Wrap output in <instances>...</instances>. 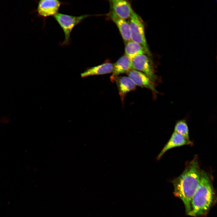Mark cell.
Returning <instances> with one entry per match:
<instances>
[{
    "label": "cell",
    "mask_w": 217,
    "mask_h": 217,
    "mask_svg": "<svg viewBox=\"0 0 217 217\" xmlns=\"http://www.w3.org/2000/svg\"><path fill=\"white\" fill-rule=\"evenodd\" d=\"M125 43V55L131 60L137 55L146 54L147 55L145 49L141 45L131 40Z\"/></svg>",
    "instance_id": "14"
},
{
    "label": "cell",
    "mask_w": 217,
    "mask_h": 217,
    "mask_svg": "<svg viewBox=\"0 0 217 217\" xmlns=\"http://www.w3.org/2000/svg\"><path fill=\"white\" fill-rule=\"evenodd\" d=\"M112 10L119 17L125 20L129 19L133 11L130 3L124 0L109 1Z\"/></svg>",
    "instance_id": "8"
},
{
    "label": "cell",
    "mask_w": 217,
    "mask_h": 217,
    "mask_svg": "<svg viewBox=\"0 0 217 217\" xmlns=\"http://www.w3.org/2000/svg\"><path fill=\"white\" fill-rule=\"evenodd\" d=\"M149 57L145 54L137 55L132 60V65L134 69L139 70L144 74L154 84L157 77Z\"/></svg>",
    "instance_id": "5"
},
{
    "label": "cell",
    "mask_w": 217,
    "mask_h": 217,
    "mask_svg": "<svg viewBox=\"0 0 217 217\" xmlns=\"http://www.w3.org/2000/svg\"><path fill=\"white\" fill-rule=\"evenodd\" d=\"M127 74L136 85L149 89L156 93L158 92L155 88L154 84L143 73L134 69L130 71Z\"/></svg>",
    "instance_id": "9"
},
{
    "label": "cell",
    "mask_w": 217,
    "mask_h": 217,
    "mask_svg": "<svg viewBox=\"0 0 217 217\" xmlns=\"http://www.w3.org/2000/svg\"><path fill=\"white\" fill-rule=\"evenodd\" d=\"M134 69L132 60L128 56L124 55L121 57L113 64V68L110 80L114 82L115 78L121 74L127 73Z\"/></svg>",
    "instance_id": "6"
},
{
    "label": "cell",
    "mask_w": 217,
    "mask_h": 217,
    "mask_svg": "<svg viewBox=\"0 0 217 217\" xmlns=\"http://www.w3.org/2000/svg\"><path fill=\"white\" fill-rule=\"evenodd\" d=\"M193 145V142L190 140H187L180 134L174 132L167 143L157 156V160H159L167 151L171 149L184 145Z\"/></svg>",
    "instance_id": "10"
},
{
    "label": "cell",
    "mask_w": 217,
    "mask_h": 217,
    "mask_svg": "<svg viewBox=\"0 0 217 217\" xmlns=\"http://www.w3.org/2000/svg\"><path fill=\"white\" fill-rule=\"evenodd\" d=\"M117 86L121 100L123 103L126 95L130 91L134 90L136 85L128 77L119 76L114 81Z\"/></svg>",
    "instance_id": "11"
},
{
    "label": "cell",
    "mask_w": 217,
    "mask_h": 217,
    "mask_svg": "<svg viewBox=\"0 0 217 217\" xmlns=\"http://www.w3.org/2000/svg\"><path fill=\"white\" fill-rule=\"evenodd\" d=\"M90 15H83L79 16H73L58 13L53 17L63 30L65 39L61 43L62 46L68 45L70 40L71 33L74 27L84 19Z\"/></svg>",
    "instance_id": "4"
},
{
    "label": "cell",
    "mask_w": 217,
    "mask_h": 217,
    "mask_svg": "<svg viewBox=\"0 0 217 217\" xmlns=\"http://www.w3.org/2000/svg\"><path fill=\"white\" fill-rule=\"evenodd\" d=\"M109 16L118 27L125 42L131 40L129 24L125 20L117 16L112 10L109 12Z\"/></svg>",
    "instance_id": "12"
},
{
    "label": "cell",
    "mask_w": 217,
    "mask_h": 217,
    "mask_svg": "<svg viewBox=\"0 0 217 217\" xmlns=\"http://www.w3.org/2000/svg\"><path fill=\"white\" fill-rule=\"evenodd\" d=\"M61 4V2L58 0H40L37 7L38 14L44 17L54 16L58 13Z\"/></svg>",
    "instance_id": "7"
},
{
    "label": "cell",
    "mask_w": 217,
    "mask_h": 217,
    "mask_svg": "<svg viewBox=\"0 0 217 217\" xmlns=\"http://www.w3.org/2000/svg\"><path fill=\"white\" fill-rule=\"evenodd\" d=\"M174 132L180 134L186 139L190 140L188 128L185 120H181L176 122Z\"/></svg>",
    "instance_id": "15"
},
{
    "label": "cell",
    "mask_w": 217,
    "mask_h": 217,
    "mask_svg": "<svg viewBox=\"0 0 217 217\" xmlns=\"http://www.w3.org/2000/svg\"><path fill=\"white\" fill-rule=\"evenodd\" d=\"M129 19L131 40L143 46L147 55L150 56L151 53L146 40L144 25L142 19L133 10Z\"/></svg>",
    "instance_id": "3"
},
{
    "label": "cell",
    "mask_w": 217,
    "mask_h": 217,
    "mask_svg": "<svg viewBox=\"0 0 217 217\" xmlns=\"http://www.w3.org/2000/svg\"><path fill=\"white\" fill-rule=\"evenodd\" d=\"M216 196L209 175L201 170L200 180L191 202L189 215L197 217L206 215L216 203Z\"/></svg>",
    "instance_id": "2"
},
{
    "label": "cell",
    "mask_w": 217,
    "mask_h": 217,
    "mask_svg": "<svg viewBox=\"0 0 217 217\" xmlns=\"http://www.w3.org/2000/svg\"><path fill=\"white\" fill-rule=\"evenodd\" d=\"M113 64L106 62L97 66L87 68L81 73L82 78L96 75L112 73L113 68Z\"/></svg>",
    "instance_id": "13"
},
{
    "label": "cell",
    "mask_w": 217,
    "mask_h": 217,
    "mask_svg": "<svg viewBox=\"0 0 217 217\" xmlns=\"http://www.w3.org/2000/svg\"><path fill=\"white\" fill-rule=\"evenodd\" d=\"M201 171L198 157L195 155L186 164L183 172L172 181L174 194L182 201L188 215L191 212L192 198L200 180Z\"/></svg>",
    "instance_id": "1"
}]
</instances>
